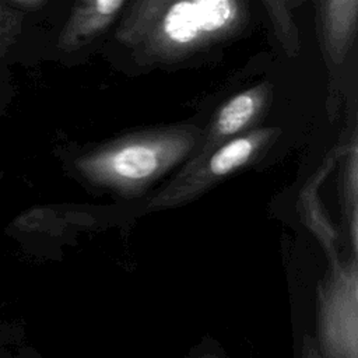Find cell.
<instances>
[{"mask_svg": "<svg viewBox=\"0 0 358 358\" xmlns=\"http://www.w3.org/2000/svg\"><path fill=\"white\" fill-rule=\"evenodd\" d=\"M95 6L99 13L112 14L116 8H119L122 6V1L120 0H98L95 3Z\"/></svg>", "mask_w": 358, "mask_h": 358, "instance_id": "obj_7", "label": "cell"}, {"mask_svg": "<svg viewBox=\"0 0 358 358\" xmlns=\"http://www.w3.org/2000/svg\"><path fill=\"white\" fill-rule=\"evenodd\" d=\"M11 99V87L4 66L0 64V112H4Z\"/></svg>", "mask_w": 358, "mask_h": 358, "instance_id": "obj_6", "label": "cell"}, {"mask_svg": "<svg viewBox=\"0 0 358 358\" xmlns=\"http://www.w3.org/2000/svg\"><path fill=\"white\" fill-rule=\"evenodd\" d=\"M306 352H308V354H306V358H320L319 354H317V351H316L315 348H310V350H308Z\"/></svg>", "mask_w": 358, "mask_h": 358, "instance_id": "obj_9", "label": "cell"}, {"mask_svg": "<svg viewBox=\"0 0 358 358\" xmlns=\"http://www.w3.org/2000/svg\"><path fill=\"white\" fill-rule=\"evenodd\" d=\"M14 11L10 1H0V59H6L11 48L13 24L15 20Z\"/></svg>", "mask_w": 358, "mask_h": 358, "instance_id": "obj_5", "label": "cell"}, {"mask_svg": "<svg viewBox=\"0 0 358 358\" xmlns=\"http://www.w3.org/2000/svg\"><path fill=\"white\" fill-rule=\"evenodd\" d=\"M113 169L130 179L148 176L157 168V158L152 150L144 145H130L120 150L112 159Z\"/></svg>", "mask_w": 358, "mask_h": 358, "instance_id": "obj_2", "label": "cell"}, {"mask_svg": "<svg viewBox=\"0 0 358 358\" xmlns=\"http://www.w3.org/2000/svg\"><path fill=\"white\" fill-rule=\"evenodd\" d=\"M17 358H28V352H21Z\"/></svg>", "mask_w": 358, "mask_h": 358, "instance_id": "obj_10", "label": "cell"}, {"mask_svg": "<svg viewBox=\"0 0 358 358\" xmlns=\"http://www.w3.org/2000/svg\"><path fill=\"white\" fill-rule=\"evenodd\" d=\"M8 330L6 329H0V352H7V345L11 343L8 341L10 337H8Z\"/></svg>", "mask_w": 358, "mask_h": 358, "instance_id": "obj_8", "label": "cell"}, {"mask_svg": "<svg viewBox=\"0 0 358 358\" xmlns=\"http://www.w3.org/2000/svg\"><path fill=\"white\" fill-rule=\"evenodd\" d=\"M252 152V143L246 138L235 140L221 150H218L210 162L211 172L215 175H224L239 165H242Z\"/></svg>", "mask_w": 358, "mask_h": 358, "instance_id": "obj_4", "label": "cell"}, {"mask_svg": "<svg viewBox=\"0 0 358 358\" xmlns=\"http://www.w3.org/2000/svg\"><path fill=\"white\" fill-rule=\"evenodd\" d=\"M255 102L246 95L235 96L228 105L224 106L218 116V129L225 134H231L238 131L253 115Z\"/></svg>", "mask_w": 358, "mask_h": 358, "instance_id": "obj_3", "label": "cell"}, {"mask_svg": "<svg viewBox=\"0 0 358 358\" xmlns=\"http://www.w3.org/2000/svg\"><path fill=\"white\" fill-rule=\"evenodd\" d=\"M234 3L228 0H197L173 4L165 17L168 36L179 43L193 41L201 32L221 28L231 17Z\"/></svg>", "mask_w": 358, "mask_h": 358, "instance_id": "obj_1", "label": "cell"}]
</instances>
